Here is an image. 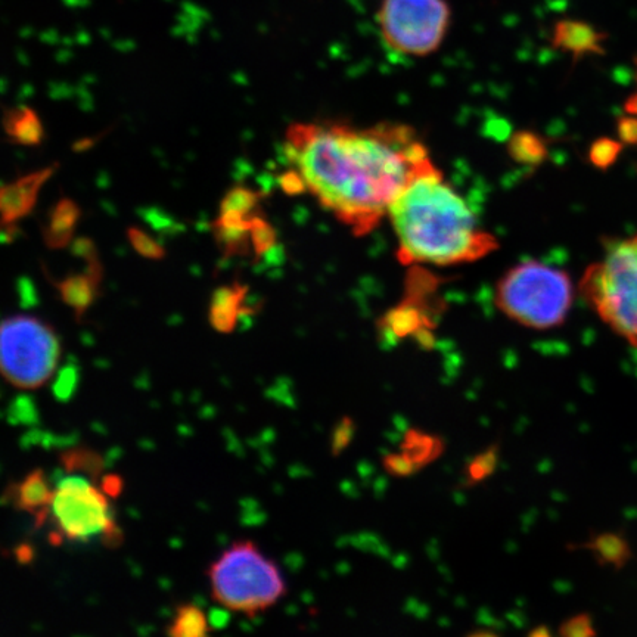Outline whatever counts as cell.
Instances as JSON below:
<instances>
[{
    "label": "cell",
    "mask_w": 637,
    "mask_h": 637,
    "mask_svg": "<svg viewBox=\"0 0 637 637\" xmlns=\"http://www.w3.org/2000/svg\"><path fill=\"white\" fill-rule=\"evenodd\" d=\"M430 155L405 124L357 127L338 121H297L285 130L290 166L282 186L309 192L354 236L369 235L410 173Z\"/></svg>",
    "instance_id": "cell-1"
},
{
    "label": "cell",
    "mask_w": 637,
    "mask_h": 637,
    "mask_svg": "<svg viewBox=\"0 0 637 637\" xmlns=\"http://www.w3.org/2000/svg\"><path fill=\"white\" fill-rule=\"evenodd\" d=\"M403 264L459 266L499 250L481 229L464 197L447 182L431 155L422 158L388 208Z\"/></svg>",
    "instance_id": "cell-2"
},
{
    "label": "cell",
    "mask_w": 637,
    "mask_h": 637,
    "mask_svg": "<svg viewBox=\"0 0 637 637\" xmlns=\"http://www.w3.org/2000/svg\"><path fill=\"white\" fill-rule=\"evenodd\" d=\"M574 303L570 275L539 260H525L503 273L494 304L512 322L549 331L564 325Z\"/></svg>",
    "instance_id": "cell-3"
},
{
    "label": "cell",
    "mask_w": 637,
    "mask_h": 637,
    "mask_svg": "<svg viewBox=\"0 0 637 637\" xmlns=\"http://www.w3.org/2000/svg\"><path fill=\"white\" fill-rule=\"evenodd\" d=\"M207 576L214 601L248 617L275 607L287 593L281 568L251 540L229 546L210 565Z\"/></svg>",
    "instance_id": "cell-4"
},
{
    "label": "cell",
    "mask_w": 637,
    "mask_h": 637,
    "mask_svg": "<svg viewBox=\"0 0 637 637\" xmlns=\"http://www.w3.org/2000/svg\"><path fill=\"white\" fill-rule=\"evenodd\" d=\"M581 297L602 322L637 348V233L612 239L580 281Z\"/></svg>",
    "instance_id": "cell-5"
},
{
    "label": "cell",
    "mask_w": 637,
    "mask_h": 637,
    "mask_svg": "<svg viewBox=\"0 0 637 637\" xmlns=\"http://www.w3.org/2000/svg\"><path fill=\"white\" fill-rule=\"evenodd\" d=\"M61 356V338L46 320L15 315L0 322V377L12 387H45L57 375Z\"/></svg>",
    "instance_id": "cell-6"
},
{
    "label": "cell",
    "mask_w": 637,
    "mask_h": 637,
    "mask_svg": "<svg viewBox=\"0 0 637 637\" xmlns=\"http://www.w3.org/2000/svg\"><path fill=\"white\" fill-rule=\"evenodd\" d=\"M59 542H90L101 537L105 545L117 546L121 531L114 520L110 496L89 478L71 475L54 490L51 514Z\"/></svg>",
    "instance_id": "cell-7"
},
{
    "label": "cell",
    "mask_w": 637,
    "mask_h": 637,
    "mask_svg": "<svg viewBox=\"0 0 637 637\" xmlns=\"http://www.w3.org/2000/svg\"><path fill=\"white\" fill-rule=\"evenodd\" d=\"M377 17L391 51L424 58L443 45L452 12L447 0H382Z\"/></svg>",
    "instance_id": "cell-8"
},
{
    "label": "cell",
    "mask_w": 637,
    "mask_h": 637,
    "mask_svg": "<svg viewBox=\"0 0 637 637\" xmlns=\"http://www.w3.org/2000/svg\"><path fill=\"white\" fill-rule=\"evenodd\" d=\"M58 167L57 163L51 164L0 186V228L11 229L30 216L43 186L57 173Z\"/></svg>",
    "instance_id": "cell-9"
},
{
    "label": "cell",
    "mask_w": 637,
    "mask_h": 637,
    "mask_svg": "<svg viewBox=\"0 0 637 637\" xmlns=\"http://www.w3.org/2000/svg\"><path fill=\"white\" fill-rule=\"evenodd\" d=\"M54 490L46 472L37 468L29 472L20 483L12 484L5 493V499L9 500L12 508L33 517L37 527H40L49 520Z\"/></svg>",
    "instance_id": "cell-10"
},
{
    "label": "cell",
    "mask_w": 637,
    "mask_h": 637,
    "mask_svg": "<svg viewBox=\"0 0 637 637\" xmlns=\"http://www.w3.org/2000/svg\"><path fill=\"white\" fill-rule=\"evenodd\" d=\"M607 40V33L587 21L565 18L553 26V48L567 52L576 61L589 55H604Z\"/></svg>",
    "instance_id": "cell-11"
},
{
    "label": "cell",
    "mask_w": 637,
    "mask_h": 637,
    "mask_svg": "<svg viewBox=\"0 0 637 637\" xmlns=\"http://www.w3.org/2000/svg\"><path fill=\"white\" fill-rule=\"evenodd\" d=\"M102 281H104L102 263L87 264L85 272L73 273L59 281L52 279L62 303L73 310L77 320L85 318L90 307H93L98 300L101 295Z\"/></svg>",
    "instance_id": "cell-12"
},
{
    "label": "cell",
    "mask_w": 637,
    "mask_h": 637,
    "mask_svg": "<svg viewBox=\"0 0 637 637\" xmlns=\"http://www.w3.org/2000/svg\"><path fill=\"white\" fill-rule=\"evenodd\" d=\"M247 294L248 288L238 282L214 290L208 306V322L214 331L225 335L235 331L239 319L248 313Z\"/></svg>",
    "instance_id": "cell-13"
},
{
    "label": "cell",
    "mask_w": 637,
    "mask_h": 637,
    "mask_svg": "<svg viewBox=\"0 0 637 637\" xmlns=\"http://www.w3.org/2000/svg\"><path fill=\"white\" fill-rule=\"evenodd\" d=\"M82 219V208L71 198H59L48 214L43 226V242L49 250H64L73 244L77 226Z\"/></svg>",
    "instance_id": "cell-14"
},
{
    "label": "cell",
    "mask_w": 637,
    "mask_h": 637,
    "mask_svg": "<svg viewBox=\"0 0 637 637\" xmlns=\"http://www.w3.org/2000/svg\"><path fill=\"white\" fill-rule=\"evenodd\" d=\"M3 132L9 141L23 146H39L45 141V126L37 111L27 105L3 111Z\"/></svg>",
    "instance_id": "cell-15"
},
{
    "label": "cell",
    "mask_w": 637,
    "mask_h": 637,
    "mask_svg": "<svg viewBox=\"0 0 637 637\" xmlns=\"http://www.w3.org/2000/svg\"><path fill=\"white\" fill-rule=\"evenodd\" d=\"M443 452V444L435 435L419 433L412 430L406 434L402 444V455L405 456L416 472L425 465L435 461Z\"/></svg>",
    "instance_id": "cell-16"
},
{
    "label": "cell",
    "mask_w": 637,
    "mask_h": 637,
    "mask_svg": "<svg viewBox=\"0 0 637 637\" xmlns=\"http://www.w3.org/2000/svg\"><path fill=\"white\" fill-rule=\"evenodd\" d=\"M207 614L194 604H183L174 612L167 635L172 637H204L211 632Z\"/></svg>",
    "instance_id": "cell-17"
},
{
    "label": "cell",
    "mask_w": 637,
    "mask_h": 637,
    "mask_svg": "<svg viewBox=\"0 0 637 637\" xmlns=\"http://www.w3.org/2000/svg\"><path fill=\"white\" fill-rule=\"evenodd\" d=\"M509 154L524 166H540L548 157V145L542 136L528 130L515 133L509 141Z\"/></svg>",
    "instance_id": "cell-18"
},
{
    "label": "cell",
    "mask_w": 637,
    "mask_h": 637,
    "mask_svg": "<svg viewBox=\"0 0 637 637\" xmlns=\"http://www.w3.org/2000/svg\"><path fill=\"white\" fill-rule=\"evenodd\" d=\"M261 200H263L261 192L253 191L245 186H235L223 197L219 214L250 219L260 214Z\"/></svg>",
    "instance_id": "cell-19"
},
{
    "label": "cell",
    "mask_w": 637,
    "mask_h": 637,
    "mask_svg": "<svg viewBox=\"0 0 637 637\" xmlns=\"http://www.w3.org/2000/svg\"><path fill=\"white\" fill-rule=\"evenodd\" d=\"M61 464L68 472H83L87 478H96L104 471V459L95 450L74 447L61 453Z\"/></svg>",
    "instance_id": "cell-20"
},
{
    "label": "cell",
    "mask_w": 637,
    "mask_h": 637,
    "mask_svg": "<svg viewBox=\"0 0 637 637\" xmlns=\"http://www.w3.org/2000/svg\"><path fill=\"white\" fill-rule=\"evenodd\" d=\"M624 144L620 139L599 138L590 145L589 161L599 170H608L617 163L623 152Z\"/></svg>",
    "instance_id": "cell-21"
},
{
    "label": "cell",
    "mask_w": 637,
    "mask_h": 637,
    "mask_svg": "<svg viewBox=\"0 0 637 637\" xmlns=\"http://www.w3.org/2000/svg\"><path fill=\"white\" fill-rule=\"evenodd\" d=\"M126 236L133 250L144 259L160 261L166 257V248L157 239L146 233L144 229L130 226V228L126 229Z\"/></svg>",
    "instance_id": "cell-22"
},
{
    "label": "cell",
    "mask_w": 637,
    "mask_h": 637,
    "mask_svg": "<svg viewBox=\"0 0 637 637\" xmlns=\"http://www.w3.org/2000/svg\"><path fill=\"white\" fill-rule=\"evenodd\" d=\"M593 551H595L596 555L601 556L602 562L614 565L624 564L627 555H629L624 540L614 536V534L599 536L598 539L593 542Z\"/></svg>",
    "instance_id": "cell-23"
},
{
    "label": "cell",
    "mask_w": 637,
    "mask_h": 637,
    "mask_svg": "<svg viewBox=\"0 0 637 637\" xmlns=\"http://www.w3.org/2000/svg\"><path fill=\"white\" fill-rule=\"evenodd\" d=\"M497 465V449L486 450L481 455L475 456L472 459L471 464L466 468V480L468 483L477 484L486 480L487 477L493 474Z\"/></svg>",
    "instance_id": "cell-24"
},
{
    "label": "cell",
    "mask_w": 637,
    "mask_h": 637,
    "mask_svg": "<svg viewBox=\"0 0 637 637\" xmlns=\"http://www.w3.org/2000/svg\"><path fill=\"white\" fill-rule=\"evenodd\" d=\"M70 248L73 256L77 257V259L85 260L86 264L102 263L95 242H93L92 239L87 238V236L74 238L73 244L70 245Z\"/></svg>",
    "instance_id": "cell-25"
},
{
    "label": "cell",
    "mask_w": 637,
    "mask_h": 637,
    "mask_svg": "<svg viewBox=\"0 0 637 637\" xmlns=\"http://www.w3.org/2000/svg\"><path fill=\"white\" fill-rule=\"evenodd\" d=\"M561 635L564 636H590L595 635L589 615H576L567 623L562 624Z\"/></svg>",
    "instance_id": "cell-26"
},
{
    "label": "cell",
    "mask_w": 637,
    "mask_h": 637,
    "mask_svg": "<svg viewBox=\"0 0 637 637\" xmlns=\"http://www.w3.org/2000/svg\"><path fill=\"white\" fill-rule=\"evenodd\" d=\"M617 133L624 145L637 146V117L630 114L621 117L617 123Z\"/></svg>",
    "instance_id": "cell-27"
},
{
    "label": "cell",
    "mask_w": 637,
    "mask_h": 637,
    "mask_svg": "<svg viewBox=\"0 0 637 637\" xmlns=\"http://www.w3.org/2000/svg\"><path fill=\"white\" fill-rule=\"evenodd\" d=\"M76 382L77 374L74 369L62 371L57 379V384H55V394H57L58 399H68L73 393L74 387H76Z\"/></svg>",
    "instance_id": "cell-28"
},
{
    "label": "cell",
    "mask_w": 637,
    "mask_h": 637,
    "mask_svg": "<svg viewBox=\"0 0 637 637\" xmlns=\"http://www.w3.org/2000/svg\"><path fill=\"white\" fill-rule=\"evenodd\" d=\"M351 435H353V424L344 419L343 424L335 430L334 438H332V450L337 453L338 450L344 449L350 443Z\"/></svg>",
    "instance_id": "cell-29"
},
{
    "label": "cell",
    "mask_w": 637,
    "mask_h": 637,
    "mask_svg": "<svg viewBox=\"0 0 637 637\" xmlns=\"http://www.w3.org/2000/svg\"><path fill=\"white\" fill-rule=\"evenodd\" d=\"M101 487L108 496L116 497L120 494L121 489H123V483H121L117 475H108V477L104 478V484H102Z\"/></svg>",
    "instance_id": "cell-30"
},
{
    "label": "cell",
    "mask_w": 637,
    "mask_h": 637,
    "mask_svg": "<svg viewBox=\"0 0 637 637\" xmlns=\"http://www.w3.org/2000/svg\"><path fill=\"white\" fill-rule=\"evenodd\" d=\"M624 111L630 116L637 117V92L627 98L626 104H624Z\"/></svg>",
    "instance_id": "cell-31"
},
{
    "label": "cell",
    "mask_w": 637,
    "mask_h": 637,
    "mask_svg": "<svg viewBox=\"0 0 637 637\" xmlns=\"http://www.w3.org/2000/svg\"><path fill=\"white\" fill-rule=\"evenodd\" d=\"M633 62H635V77H636V82H637V55H636L635 59H633Z\"/></svg>",
    "instance_id": "cell-32"
}]
</instances>
